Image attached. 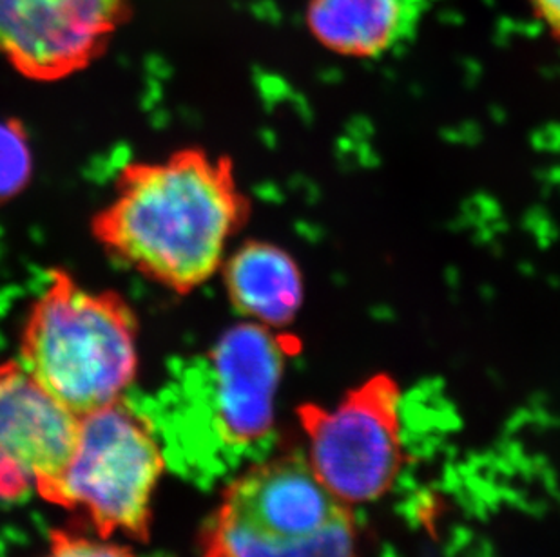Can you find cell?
I'll list each match as a JSON object with an SVG mask.
<instances>
[{
    "instance_id": "obj_7",
    "label": "cell",
    "mask_w": 560,
    "mask_h": 557,
    "mask_svg": "<svg viewBox=\"0 0 560 557\" xmlns=\"http://www.w3.org/2000/svg\"><path fill=\"white\" fill-rule=\"evenodd\" d=\"M127 0H0V57L57 82L90 68L127 19Z\"/></svg>"
},
{
    "instance_id": "obj_5",
    "label": "cell",
    "mask_w": 560,
    "mask_h": 557,
    "mask_svg": "<svg viewBox=\"0 0 560 557\" xmlns=\"http://www.w3.org/2000/svg\"><path fill=\"white\" fill-rule=\"evenodd\" d=\"M164 460L148 416L117 400L79 416L71 457L43 498L84 512L104 534L142 536Z\"/></svg>"
},
{
    "instance_id": "obj_2",
    "label": "cell",
    "mask_w": 560,
    "mask_h": 557,
    "mask_svg": "<svg viewBox=\"0 0 560 557\" xmlns=\"http://www.w3.org/2000/svg\"><path fill=\"white\" fill-rule=\"evenodd\" d=\"M291 347L270 328L245 322L220 339L186 407L151 424L164 458L189 476L217 479L259 460L275 437L276 394Z\"/></svg>"
},
{
    "instance_id": "obj_4",
    "label": "cell",
    "mask_w": 560,
    "mask_h": 557,
    "mask_svg": "<svg viewBox=\"0 0 560 557\" xmlns=\"http://www.w3.org/2000/svg\"><path fill=\"white\" fill-rule=\"evenodd\" d=\"M206 557H358L354 518L307 458H276L231 485Z\"/></svg>"
},
{
    "instance_id": "obj_1",
    "label": "cell",
    "mask_w": 560,
    "mask_h": 557,
    "mask_svg": "<svg viewBox=\"0 0 560 557\" xmlns=\"http://www.w3.org/2000/svg\"><path fill=\"white\" fill-rule=\"evenodd\" d=\"M115 189L93 220L96 239L120 263L180 295L222 269L249 214L233 164L201 149L126 165Z\"/></svg>"
},
{
    "instance_id": "obj_10",
    "label": "cell",
    "mask_w": 560,
    "mask_h": 557,
    "mask_svg": "<svg viewBox=\"0 0 560 557\" xmlns=\"http://www.w3.org/2000/svg\"><path fill=\"white\" fill-rule=\"evenodd\" d=\"M222 269L229 299L247 321L280 330L302 310V270L283 248L272 242H247Z\"/></svg>"
},
{
    "instance_id": "obj_11",
    "label": "cell",
    "mask_w": 560,
    "mask_h": 557,
    "mask_svg": "<svg viewBox=\"0 0 560 557\" xmlns=\"http://www.w3.org/2000/svg\"><path fill=\"white\" fill-rule=\"evenodd\" d=\"M33 158L27 132L15 118L0 120V205L26 189Z\"/></svg>"
},
{
    "instance_id": "obj_6",
    "label": "cell",
    "mask_w": 560,
    "mask_h": 557,
    "mask_svg": "<svg viewBox=\"0 0 560 557\" xmlns=\"http://www.w3.org/2000/svg\"><path fill=\"white\" fill-rule=\"evenodd\" d=\"M401 393L377 375L345 394L332 410L302 407L308 458L317 478L345 503L385 495L401 463Z\"/></svg>"
},
{
    "instance_id": "obj_9",
    "label": "cell",
    "mask_w": 560,
    "mask_h": 557,
    "mask_svg": "<svg viewBox=\"0 0 560 557\" xmlns=\"http://www.w3.org/2000/svg\"><path fill=\"white\" fill-rule=\"evenodd\" d=\"M432 0H308V32L323 48L349 58H375L401 46Z\"/></svg>"
},
{
    "instance_id": "obj_3",
    "label": "cell",
    "mask_w": 560,
    "mask_h": 557,
    "mask_svg": "<svg viewBox=\"0 0 560 557\" xmlns=\"http://www.w3.org/2000/svg\"><path fill=\"white\" fill-rule=\"evenodd\" d=\"M137 317L115 292L55 272L30 310L21 364L74 415L122 400L137 377Z\"/></svg>"
},
{
    "instance_id": "obj_8",
    "label": "cell",
    "mask_w": 560,
    "mask_h": 557,
    "mask_svg": "<svg viewBox=\"0 0 560 557\" xmlns=\"http://www.w3.org/2000/svg\"><path fill=\"white\" fill-rule=\"evenodd\" d=\"M77 427L79 416L21 363L0 364V501L43 496L71 457Z\"/></svg>"
},
{
    "instance_id": "obj_12",
    "label": "cell",
    "mask_w": 560,
    "mask_h": 557,
    "mask_svg": "<svg viewBox=\"0 0 560 557\" xmlns=\"http://www.w3.org/2000/svg\"><path fill=\"white\" fill-rule=\"evenodd\" d=\"M44 557H135L124 548L85 537L59 536Z\"/></svg>"
},
{
    "instance_id": "obj_13",
    "label": "cell",
    "mask_w": 560,
    "mask_h": 557,
    "mask_svg": "<svg viewBox=\"0 0 560 557\" xmlns=\"http://www.w3.org/2000/svg\"><path fill=\"white\" fill-rule=\"evenodd\" d=\"M535 15L545 24L551 38L560 46V0H529Z\"/></svg>"
}]
</instances>
